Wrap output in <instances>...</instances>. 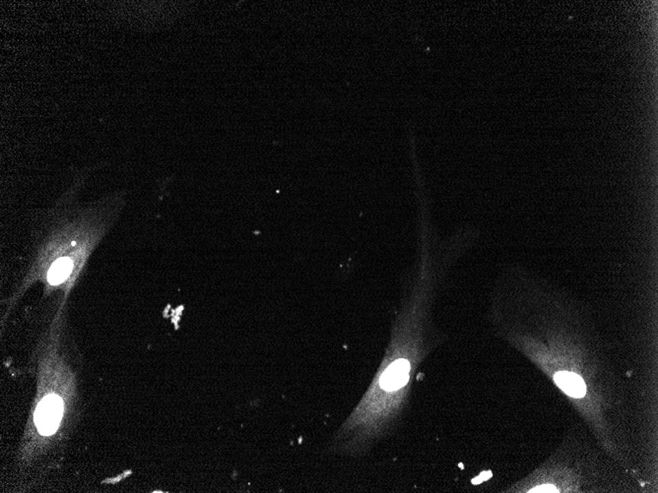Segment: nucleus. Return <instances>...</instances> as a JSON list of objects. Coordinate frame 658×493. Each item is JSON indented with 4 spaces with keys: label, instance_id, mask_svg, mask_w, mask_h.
Returning <instances> with one entry per match:
<instances>
[{
    "label": "nucleus",
    "instance_id": "nucleus-1",
    "mask_svg": "<svg viewBox=\"0 0 658 493\" xmlns=\"http://www.w3.org/2000/svg\"><path fill=\"white\" fill-rule=\"evenodd\" d=\"M427 285L415 282L407 303L394 325L387 356L378 378L365 395L355 412L342 427L338 443L345 452H358L373 439L392 417L402 400V392L409 382L410 374L416 365L423 340L425 322Z\"/></svg>",
    "mask_w": 658,
    "mask_h": 493
},
{
    "label": "nucleus",
    "instance_id": "nucleus-2",
    "mask_svg": "<svg viewBox=\"0 0 658 493\" xmlns=\"http://www.w3.org/2000/svg\"><path fill=\"white\" fill-rule=\"evenodd\" d=\"M63 415V406L56 396H47L41 402L36 413V424L42 435H51L58 428Z\"/></svg>",
    "mask_w": 658,
    "mask_h": 493
},
{
    "label": "nucleus",
    "instance_id": "nucleus-3",
    "mask_svg": "<svg viewBox=\"0 0 658 493\" xmlns=\"http://www.w3.org/2000/svg\"><path fill=\"white\" fill-rule=\"evenodd\" d=\"M555 382L569 396L580 398L584 397L587 388L582 377L575 374L567 371H560L556 374Z\"/></svg>",
    "mask_w": 658,
    "mask_h": 493
},
{
    "label": "nucleus",
    "instance_id": "nucleus-4",
    "mask_svg": "<svg viewBox=\"0 0 658 493\" xmlns=\"http://www.w3.org/2000/svg\"><path fill=\"white\" fill-rule=\"evenodd\" d=\"M558 492L557 488H556L555 486L549 485L537 486V488H533V490H530V492Z\"/></svg>",
    "mask_w": 658,
    "mask_h": 493
},
{
    "label": "nucleus",
    "instance_id": "nucleus-5",
    "mask_svg": "<svg viewBox=\"0 0 658 493\" xmlns=\"http://www.w3.org/2000/svg\"><path fill=\"white\" fill-rule=\"evenodd\" d=\"M491 476H492V474L490 472H483V474H481L480 478L482 479V481H485V479L491 478Z\"/></svg>",
    "mask_w": 658,
    "mask_h": 493
}]
</instances>
